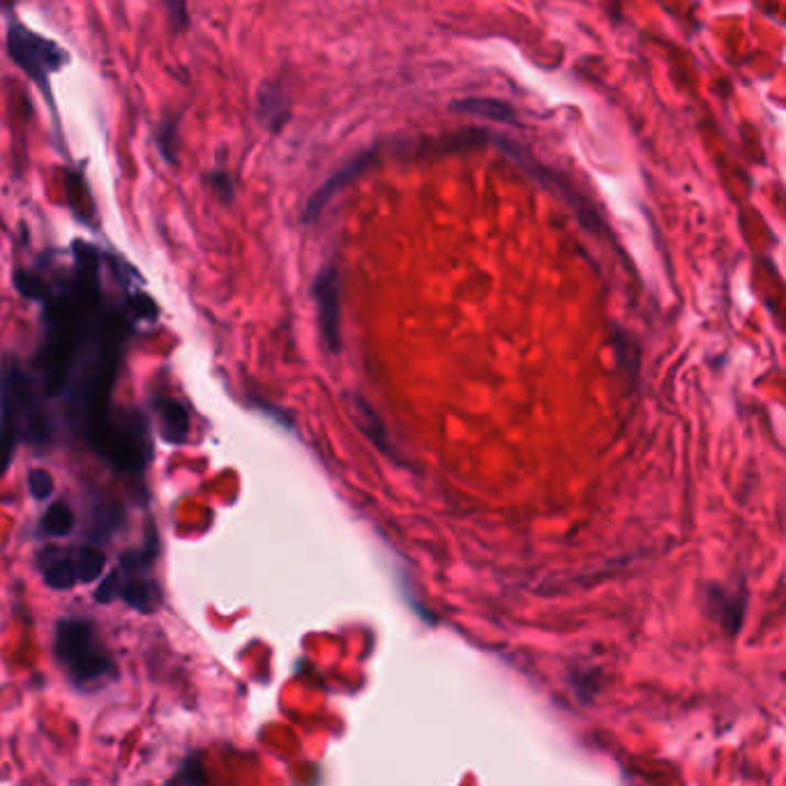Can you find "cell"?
<instances>
[{"mask_svg": "<svg viewBox=\"0 0 786 786\" xmlns=\"http://www.w3.org/2000/svg\"><path fill=\"white\" fill-rule=\"evenodd\" d=\"M160 554V543L155 528L145 535L141 549H130L120 556L118 568L100 583L95 591V600L100 604H111L113 600H125L141 613H153L162 604V591L151 577L153 565Z\"/></svg>", "mask_w": 786, "mask_h": 786, "instance_id": "1", "label": "cell"}, {"mask_svg": "<svg viewBox=\"0 0 786 786\" xmlns=\"http://www.w3.org/2000/svg\"><path fill=\"white\" fill-rule=\"evenodd\" d=\"M6 46L12 63L26 75L44 95L46 105L54 111L52 79L63 67L69 65V54L52 37L31 31L17 17L8 19Z\"/></svg>", "mask_w": 786, "mask_h": 786, "instance_id": "2", "label": "cell"}, {"mask_svg": "<svg viewBox=\"0 0 786 786\" xmlns=\"http://www.w3.org/2000/svg\"><path fill=\"white\" fill-rule=\"evenodd\" d=\"M56 657L77 683H95L113 672L109 648L95 625L81 619H63L58 623Z\"/></svg>", "mask_w": 786, "mask_h": 786, "instance_id": "3", "label": "cell"}, {"mask_svg": "<svg viewBox=\"0 0 786 786\" xmlns=\"http://www.w3.org/2000/svg\"><path fill=\"white\" fill-rule=\"evenodd\" d=\"M339 296H341V282H339L337 268L326 265L314 282V301H316V309H318V326H321L324 341L332 353L339 351V343H341Z\"/></svg>", "mask_w": 786, "mask_h": 786, "instance_id": "4", "label": "cell"}, {"mask_svg": "<svg viewBox=\"0 0 786 786\" xmlns=\"http://www.w3.org/2000/svg\"><path fill=\"white\" fill-rule=\"evenodd\" d=\"M256 118L261 125L280 134L291 120V100L277 81H265L256 92Z\"/></svg>", "mask_w": 786, "mask_h": 786, "instance_id": "5", "label": "cell"}, {"mask_svg": "<svg viewBox=\"0 0 786 786\" xmlns=\"http://www.w3.org/2000/svg\"><path fill=\"white\" fill-rule=\"evenodd\" d=\"M40 568L44 581L52 588H58V591H69V588L77 583L75 556H69L56 547H46L40 554Z\"/></svg>", "mask_w": 786, "mask_h": 786, "instance_id": "6", "label": "cell"}, {"mask_svg": "<svg viewBox=\"0 0 786 786\" xmlns=\"http://www.w3.org/2000/svg\"><path fill=\"white\" fill-rule=\"evenodd\" d=\"M160 421H162V438L166 444L181 446L187 440L189 434V413L176 400H164L160 404Z\"/></svg>", "mask_w": 786, "mask_h": 786, "instance_id": "7", "label": "cell"}, {"mask_svg": "<svg viewBox=\"0 0 786 786\" xmlns=\"http://www.w3.org/2000/svg\"><path fill=\"white\" fill-rule=\"evenodd\" d=\"M181 113H166L160 125L155 128V145L162 160L171 166H178L181 153Z\"/></svg>", "mask_w": 786, "mask_h": 786, "instance_id": "8", "label": "cell"}, {"mask_svg": "<svg viewBox=\"0 0 786 786\" xmlns=\"http://www.w3.org/2000/svg\"><path fill=\"white\" fill-rule=\"evenodd\" d=\"M362 164H364V160L360 157L358 162L349 164L347 168L339 171V174H335L326 185H321V187H318V189L309 196L307 208H305V222H307V225H314V222H316L318 215L324 212L326 204L332 199V194H335L343 183H347V181L353 176V171H358V166H362Z\"/></svg>", "mask_w": 786, "mask_h": 786, "instance_id": "9", "label": "cell"}, {"mask_svg": "<svg viewBox=\"0 0 786 786\" xmlns=\"http://www.w3.org/2000/svg\"><path fill=\"white\" fill-rule=\"evenodd\" d=\"M452 109L461 111V113L491 118L496 122H517V116H514V109L510 105L499 102V100H489V97H469V100H457L452 105Z\"/></svg>", "mask_w": 786, "mask_h": 786, "instance_id": "10", "label": "cell"}, {"mask_svg": "<svg viewBox=\"0 0 786 786\" xmlns=\"http://www.w3.org/2000/svg\"><path fill=\"white\" fill-rule=\"evenodd\" d=\"M107 565V554L100 547H79L75 554V568H77V581L90 583L105 572Z\"/></svg>", "mask_w": 786, "mask_h": 786, "instance_id": "11", "label": "cell"}, {"mask_svg": "<svg viewBox=\"0 0 786 786\" xmlns=\"http://www.w3.org/2000/svg\"><path fill=\"white\" fill-rule=\"evenodd\" d=\"M72 528H75V512L69 510L67 503H54L52 507H48L44 512V517H42V531L46 535H54V537H65L72 533Z\"/></svg>", "mask_w": 786, "mask_h": 786, "instance_id": "12", "label": "cell"}, {"mask_svg": "<svg viewBox=\"0 0 786 786\" xmlns=\"http://www.w3.org/2000/svg\"><path fill=\"white\" fill-rule=\"evenodd\" d=\"M208 185L212 187V192L219 196V201L222 204H231L236 199V187L233 181L229 176V171L225 166H215L210 174L206 176Z\"/></svg>", "mask_w": 786, "mask_h": 786, "instance_id": "13", "label": "cell"}, {"mask_svg": "<svg viewBox=\"0 0 786 786\" xmlns=\"http://www.w3.org/2000/svg\"><path fill=\"white\" fill-rule=\"evenodd\" d=\"M166 8V17L171 29L174 33H183L189 29V10H187V0H162Z\"/></svg>", "mask_w": 786, "mask_h": 786, "instance_id": "14", "label": "cell"}, {"mask_svg": "<svg viewBox=\"0 0 786 786\" xmlns=\"http://www.w3.org/2000/svg\"><path fill=\"white\" fill-rule=\"evenodd\" d=\"M29 487H31L33 499L44 501L54 494V478L42 469H35L29 473Z\"/></svg>", "mask_w": 786, "mask_h": 786, "instance_id": "15", "label": "cell"}]
</instances>
